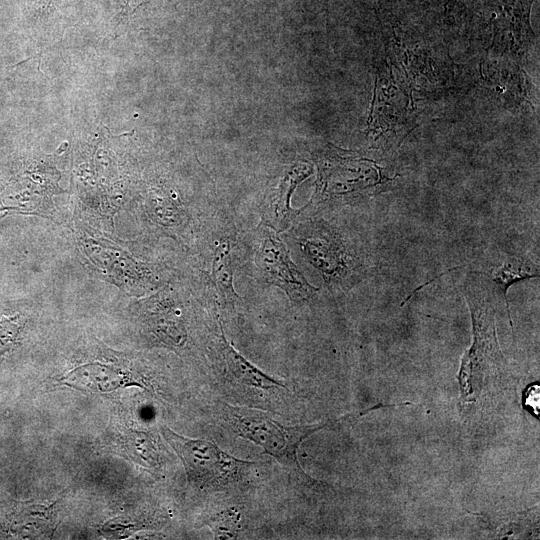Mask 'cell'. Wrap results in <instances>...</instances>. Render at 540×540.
Returning a JSON list of instances; mask_svg holds the SVG:
<instances>
[{
  "mask_svg": "<svg viewBox=\"0 0 540 540\" xmlns=\"http://www.w3.org/2000/svg\"><path fill=\"white\" fill-rule=\"evenodd\" d=\"M476 275V274H475ZM471 314L473 340L464 354L459 382L463 397L472 396L475 382H483L486 375L498 372L504 365V356L499 347L493 304L494 290L479 277H466L462 285Z\"/></svg>",
  "mask_w": 540,
  "mask_h": 540,
  "instance_id": "6da1fadb",
  "label": "cell"
},
{
  "mask_svg": "<svg viewBox=\"0 0 540 540\" xmlns=\"http://www.w3.org/2000/svg\"><path fill=\"white\" fill-rule=\"evenodd\" d=\"M224 407L225 418L239 437L263 448L295 475L307 477L297 461V449L323 425L285 426L261 411L227 404Z\"/></svg>",
  "mask_w": 540,
  "mask_h": 540,
  "instance_id": "7a4b0ae2",
  "label": "cell"
},
{
  "mask_svg": "<svg viewBox=\"0 0 540 540\" xmlns=\"http://www.w3.org/2000/svg\"><path fill=\"white\" fill-rule=\"evenodd\" d=\"M161 433L181 458L190 482L199 487L225 485L238 478L250 462L234 458L216 444L178 435L168 427Z\"/></svg>",
  "mask_w": 540,
  "mask_h": 540,
  "instance_id": "3957f363",
  "label": "cell"
},
{
  "mask_svg": "<svg viewBox=\"0 0 540 540\" xmlns=\"http://www.w3.org/2000/svg\"><path fill=\"white\" fill-rule=\"evenodd\" d=\"M255 264L262 278L269 284L281 288L292 301L309 300L319 290L305 279L290 259L285 244L270 227L264 231L255 255Z\"/></svg>",
  "mask_w": 540,
  "mask_h": 540,
  "instance_id": "277c9868",
  "label": "cell"
},
{
  "mask_svg": "<svg viewBox=\"0 0 540 540\" xmlns=\"http://www.w3.org/2000/svg\"><path fill=\"white\" fill-rule=\"evenodd\" d=\"M311 263L331 287H347L353 281L355 261L342 239L333 231L321 228L303 243Z\"/></svg>",
  "mask_w": 540,
  "mask_h": 540,
  "instance_id": "5b68a950",
  "label": "cell"
},
{
  "mask_svg": "<svg viewBox=\"0 0 540 540\" xmlns=\"http://www.w3.org/2000/svg\"><path fill=\"white\" fill-rule=\"evenodd\" d=\"M470 273L487 277L489 283L498 288V292L504 297L508 316L510 317L507 291L510 286L526 279L539 277L538 262L519 255L504 253L496 262H490L481 268L470 269Z\"/></svg>",
  "mask_w": 540,
  "mask_h": 540,
  "instance_id": "8992f818",
  "label": "cell"
},
{
  "mask_svg": "<svg viewBox=\"0 0 540 540\" xmlns=\"http://www.w3.org/2000/svg\"><path fill=\"white\" fill-rule=\"evenodd\" d=\"M55 505L19 503L8 515V529L21 538H50L58 525Z\"/></svg>",
  "mask_w": 540,
  "mask_h": 540,
  "instance_id": "52a82bcc",
  "label": "cell"
},
{
  "mask_svg": "<svg viewBox=\"0 0 540 540\" xmlns=\"http://www.w3.org/2000/svg\"><path fill=\"white\" fill-rule=\"evenodd\" d=\"M310 170L304 166L293 167L281 179L276 192L268 198L262 209V221L275 231L285 228L293 217L290 197L296 186L309 176Z\"/></svg>",
  "mask_w": 540,
  "mask_h": 540,
  "instance_id": "ba28073f",
  "label": "cell"
},
{
  "mask_svg": "<svg viewBox=\"0 0 540 540\" xmlns=\"http://www.w3.org/2000/svg\"><path fill=\"white\" fill-rule=\"evenodd\" d=\"M65 384L86 391L107 392L125 384H136L116 369L101 364H89L79 367L64 379Z\"/></svg>",
  "mask_w": 540,
  "mask_h": 540,
  "instance_id": "9c48e42d",
  "label": "cell"
},
{
  "mask_svg": "<svg viewBox=\"0 0 540 540\" xmlns=\"http://www.w3.org/2000/svg\"><path fill=\"white\" fill-rule=\"evenodd\" d=\"M222 331V329H221ZM223 355L231 374L242 384L260 389L284 387V384L268 376L247 361L225 339L222 331Z\"/></svg>",
  "mask_w": 540,
  "mask_h": 540,
  "instance_id": "30bf717a",
  "label": "cell"
},
{
  "mask_svg": "<svg viewBox=\"0 0 540 540\" xmlns=\"http://www.w3.org/2000/svg\"><path fill=\"white\" fill-rule=\"evenodd\" d=\"M212 279L221 298L227 303H234L237 299V294L233 287L231 248L226 241L221 242L214 251Z\"/></svg>",
  "mask_w": 540,
  "mask_h": 540,
  "instance_id": "8fae6325",
  "label": "cell"
},
{
  "mask_svg": "<svg viewBox=\"0 0 540 540\" xmlns=\"http://www.w3.org/2000/svg\"><path fill=\"white\" fill-rule=\"evenodd\" d=\"M126 450L139 464L155 467L159 464V454L152 439L144 432L132 431L126 437Z\"/></svg>",
  "mask_w": 540,
  "mask_h": 540,
  "instance_id": "7c38bea8",
  "label": "cell"
},
{
  "mask_svg": "<svg viewBox=\"0 0 540 540\" xmlns=\"http://www.w3.org/2000/svg\"><path fill=\"white\" fill-rule=\"evenodd\" d=\"M206 524L215 539H236L240 531V512L234 507L223 510L209 518Z\"/></svg>",
  "mask_w": 540,
  "mask_h": 540,
  "instance_id": "4fadbf2b",
  "label": "cell"
},
{
  "mask_svg": "<svg viewBox=\"0 0 540 540\" xmlns=\"http://www.w3.org/2000/svg\"><path fill=\"white\" fill-rule=\"evenodd\" d=\"M20 330L19 320L9 319L0 322V356L11 349L17 341Z\"/></svg>",
  "mask_w": 540,
  "mask_h": 540,
  "instance_id": "5bb4252c",
  "label": "cell"
},
{
  "mask_svg": "<svg viewBox=\"0 0 540 540\" xmlns=\"http://www.w3.org/2000/svg\"><path fill=\"white\" fill-rule=\"evenodd\" d=\"M528 406L533 409H539V387L532 386L528 389L527 394Z\"/></svg>",
  "mask_w": 540,
  "mask_h": 540,
  "instance_id": "9a60e30c",
  "label": "cell"
}]
</instances>
